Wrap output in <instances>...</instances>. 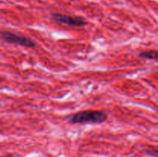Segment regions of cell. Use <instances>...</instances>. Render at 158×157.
<instances>
[{"mask_svg": "<svg viewBox=\"0 0 158 157\" xmlns=\"http://www.w3.org/2000/svg\"><path fill=\"white\" fill-rule=\"evenodd\" d=\"M107 118V114L103 111L84 110L70 115L68 120L72 124H100Z\"/></svg>", "mask_w": 158, "mask_h": 157, "instance_id": "1", "label": "cell"}, {"mask_svg": "<svg viewBox=\"0 0 158 157\" xmlns=\"http://www.w3.org/2000/svg\"><path fill=\"white\" fill-rule=\"evenodd\" d=\"M0 38L2 40L11 44L17 45V46H23L26 48H33L35 46V42L29 38L19 35L18 34L13 33L9 31H2L0 32Z\"/></svg>", "mask_w": 158, "mask_h": 157, "instance_id": "2", "label": "cell"}, {"mask_svg": "<svg viewBox=\"0 0 158 157\" xmlns=\"http://www.w3.org/2000/svg\"><path fill=\"white\" fill-rule=\"evenodd\" d=\"M51 15H52V18L55 22L69 26L80 27V26H84L88 24L87 22L81 17H73L61 13H52Z\"/></svg>", "mask_w": 158, "mask_h": 157, "instance_id": "3", "label": "cell"}, {"mask_svg": "<svg viewBox=\"0 0 158 157\" xmlns=\"http://www.w3.org/2000/svg\"><path fill=\"white\" fill-rule=\"evenodd\" d=\"M157 50H147L143 51L140 53H139V57L143 58H148L151 60H157Z\"/></svg>", "mask_w": 158, "mask_h": 157, "instance_id": "4", "label": "cell"}, {"mask_svg": "<svg viewBox=\"0 0 158 157\" xmlns=\"http://www.w3.org/2000/svg\"><path fill=\"white\" fill-rule=\"evenodd\" d=\"M147 152H148V153L150 154L151 155L157 157V149H150V150H148Z\"/></svg>", "mask_w": 158, "mask_h": 157, "instance_id": "5", "label": "cell"}, {"mask_svg": "<svg viewBox=\"0 0 158 157\" xmlns=\"http://www.w3.org/2000/svg\"><path fill=\"white\" fill-rule=\"evenodd\" d=\"M6 157H13V156H12V155H7V156H6Z\"/></svg>", "mask_w": 158, "mask_h": 157, "instance_id": "6", "label": "cell"}]
</instances>
